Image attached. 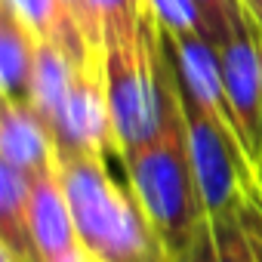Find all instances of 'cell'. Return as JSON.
Instances as JSON below:
<instances>
[{
  "mask_svg": "<svg viewBox=\"0 0 262 262\" xmlns=\"http://www.w3.org/2000/svg\"><path fill=\"white\" fill-rule=\"evenodd\" d=\"M198 4L204 7L210 25H213V34H216V47L231 34V28L247 16L244 7H241V0H198Z\"/></svg>",
  "mask_w": 262,
  "mask_h": 262,
  "instance_id": "cell-13",
  "label": "cell"
},
{
  "mask_svg": "<svg viewBox=\"0 0 262 262\" xmlns=\"http://www.w3.org/2000/svg\"><path fill=\"white\" fill-rule=\"evenodd\" d=\"M241 7H244V13L250 16V22L262 31V0H241Z\"/></svg>",
  "mask_w": 262,
  "mask_h": 262,
  "instance_id": "cell-15",
  "label": "cell"
},
{
  "mask_svg": "<svg viewBox=\"0 0 262 262\" xmlns=\"http://www.w3.org/2000/svg\"><path fill=\"white\" fill-rule=\"evenodd\" d=\"M56 139H59V155H96L105 161L114 158L123 167L108 102L105 59L77 65L62 108V120L56 126Z\"/></svg>",
  "mask_w": 262,
  "mask_h": 262,
  "instance_id": "cell-4",
  "label": "cell"
},
{
  "mask_svg": "<svg viewBox=\"0 0 262 262\" xmlns=\"http://www.w3.org/2000/svg\"><path fill=\"white\" fill-rule=\"evenodd\" d=\"M93 16L102 31V47L139 43L148 22V0H90Z\"/></svg>",
  "mask_w": 262,
  "mask_h": 262,
  "instance_id": "cell-11",
  "label": "cell"
},
{
  "mask_svg": "<svg viewBox=\"0 0 262 262\" xmlns=\"http://www.w3.org/2000/svg\"><path fill=\"white\" fill-rule=\"evenodd\" d=\"M77 234L96 262H173L136 191L120 185L105 158L59 155Z\"/></svg>",
  "mask_w": 262,
  "mask_h": 262,
  "instance_id": "cell-1",
  "label": "cell"
},
{
  "mask_svg": "<svg viewBox=\"0 0 262 262\" xmlns=\"http://www.w3.org/2000/svg\"><path fill=\"white\" fill-rule=\"evenodd\" d=\"M74 71H77V62H74V56L65 47L40 43L34 77H31V99H28V105L53 126V133H56L59 120H62V108H65Z\"/></svg>",
  "mask_w": 262,
  "mask_h": 262,
  "instance_id": "cell-10",
  "label": "cell"
},
{
  "mask_svg": "<svg viewBox=\"0 0 262 262\" xmlns=\"http://www.w3.org/2000/svg\"><path fill=\"white\" fill-rule=\"evenodd\" d=\"M65 4H68V10L74 13V19H77L80 31L86 34V40L93 43V50L105 53V47H102V31H99V22H96V16H93L90 0H65Z\"/></svg>",
  "mask_w": 262,
  "mask_h": 262,
  "instance_id": "cell-14",
  "label": "cell"
},
{
  "mask_svg": "<svg viewBox=\"0 0 262 262\" xmlns=\"http://www.w3.org/2000/svg\"><path fill=\"white\" fill-rule=\"evenodd\" d=\"M231 123L253 167L262 161V31L244 16L216 47Z\"/></svg>",
  "mask_w": 262,
  "mask_h": 262,
  "instance_id": "cell-3",
  "label": "cell"
},
{
  "mask_svg": "<svg viewBox=\"0 0 262 262\" xmlns=\"http://www.w3.org/2000/svg\"><path fill=\"white\" fill-rule=\"evenodd\" d=\"M37 50H40L37 34L16 16L10 4H0V86H4V99L13 102L31 99Z\"/></svg>",
  "mask_w": 262,
  "mask_h": 262,
  "instance_id": "cell-8",
  "label": "cell"
},
{
  "mask_svg": "<svg viewBox=\"0 0 262 262\" xmlns=\"http://www.w3.org/2000/svg\"><path fill=\"white\" fill-rule=\"evenodd\" d=\"M182 262H262V185L234 207L207 213Z\"/></svg>",
  "mask_w": 262,
  "mask_h": 262,
  "instance_id": "cell-5",
  "label": "cell"
},
{
  "mask_svg": "<svg viewBox=\"0 0 262 262\" xmlns=\"http://www.w3.org/2000/svg\"><path fill=\"white\" fill-rule=\"evenodd\" d=\"M4 4H10L16 10V16L37 34L40 43L65 47L77 65L105 59V53L93 50V43L80 31V25H77V19L68 10L65 0H4Z\"/></svg>",
  "mask_w": 262,
  "mask_h": 262,
  "instance_id": "cell-9",
  "label": "cell"
},
{
  "mask_svg": "<svg viewBox=\"0 0 262 262\" xmlns=\"http://www.w3.org/2000/svg\"><path fill=\"white\" fill-rule=\"evenodd\" d=\"M176 74V71H173ZM123 173L129 188L145 207L151 225L158 228L173 262H182L194 244V234L207 216L201 185L194 176L188 129L179 96V80H173V102L164 129L142 148L123 158Z\"/></svg>",
  "mask_w": 262,
  "mask_h": 262,
  "instance_id": "cell-2",
  "label": "cell"
},
{
  "mask_svg": "<svg viewBox=\"0 0 262 262\" xmlns=\"http://www.w3.org/2000/svg\"><path fill=\"white\" fill-rule=\"evenodd\" d=\"M148 10L164 37H207L216 47L213 25L198 0H148Z\"/></svg>",
  "mask_w": 262,
  "mask_h": 262,
  "instance_id": "cell-12",
  "label": "cell"
},
{
  "mask_svg": "<svg viewBox=\"0 0 262 262\" xmlns=\"http://www.w3.org/2000/svg\"><path fill=\"white\" fill-rule=\"evenodd\" d=\"M31 237L37 244L40 262H96L90 256V250L83 247L80 234H77L59 164L50 167L47 173L34 176Z\"/></svg>",
  "mask_w": 262,
  "mask_h": 262,
  "instance_id": "cell-6",
  "label": "cell"
},
{
  "mask_svg": "<svg viewBox=\"0 0 262 262\" xmlns=\"http://www.w3.org/2000/svg\"><path fill=\"white\" fill-rule=\"evenodd\" d=\"M0 164L16 167L28 176H40L59 164V139L53 126L28 105L4 99L0 117Z\"/></svg>",
  "mask_w": 262,
  "mask_h": 262,
  "instance_id": "cell-7",
  "label": "cell"
},
{
  "mask_svg": "<svg viewBox=\"0 0 262 262\" xmlns=\"http://www.w3.org/2000/svg\"><path fill=\"white\" fill-rule=\"evenodd\" d=\"M256 176H259V185H262V161H259V167H256Z\"/></svg>",
  "mask_w": 262,
  "mask_h": 262,
  "instance_id": "cell-16",
  "label": "cell"
}]
</instances>
